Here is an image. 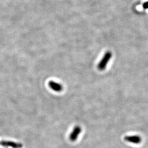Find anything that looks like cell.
Wrapping results in <instances>:
<instances>
[{"instance_id":"cell-5","label":"cell","mask_w":148,"mask_h":148,"mask_svg":"<svg viewBox=\"0 0 148 148\" xmlns=\"http://www.w3.org/2000/svg\"><path fill=\"white\" fill-rule=\"evenodd\" d=\"M48 85H49V87L52 90H53L54 91L57 92H61L63 88L62 85H60V84L57 83V82H56L53 81H50L48 83Z\"/></svg>"},{"instance_id":"cell-1","label":"cell","mask_w":148,"mask_h":148,"mask_svg":"<svg viewBox=\"0 0 148 148\" xmlns=\"http://www.w3.org/2000/svg\"><path fill=\"white\" fill-rule=\"evenodd\" d=\"M112 55V54L111 51H109L106 52L103 57L101 59V61L98 65V69L99 70L103 71L106 69L108 64L111 59Z\"/></svg>"},{"instance_id":"cell-2","label":"cell","mask_w":148,"mask_h":148,"mask_svg":"<svg viewBox=\"0 0 148 148\" xmlns=\"http://www.w3.org/2000/svg\"><path fill=\"white\" fill-rule=\"evenodd\" d=\"M0 145L6 147H11L12 148H22L23 144L20 143H16L12 141H0Z\"/></svg>"},{"instance_id":"cell-3","label":"cell","mask_w":148,"mask_h":148,"mask_svg":"<svg viewBox=\"0 0 148 148\" xmlns=\"http://www.w3.org/2000/svg\"><path fill=\"white\" fill-rule=\"evenodd\" d=\"M82 129L79 126H76L74 127L73 131L70 133L69 136V139L71 142H75L77 140L78 136L81 132Z\"/></svg>"},{"instance_id":"cell-6","label":"cell","mask_w":148,"mask_h":148,"mask_svg":"<svg viewBox=\"0 0 148 148\" xmlns=\"http://www.w3.org/2000/svg\"><path fill=\"white\" fill-rule=\"evenodd\" d=\"M143 8L144 10L148 9V1L143 4Z\"/></svg>"},{"instance_id":"cell-4","label":"cell","mask_w":148,"mask_h":148,"mask_svg":"<svg viewBox=\"0 0 148 148\" xmlns=\"http://www.w3.org/2000/svg\"><path fill=\"white\" fill-rule=\"evenodd\" d=\"M124 139L128 142L137 144L142 142V138L139 136H128L125 137Z\"/></svg>"}]
</instances>
